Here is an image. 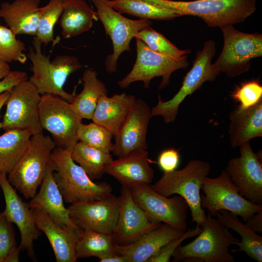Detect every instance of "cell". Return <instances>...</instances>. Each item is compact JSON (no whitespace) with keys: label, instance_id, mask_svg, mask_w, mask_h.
I'll use <instances>...</instances> for the list:
<instances>
[{"label":"cell","instance_id":"1","mask_svg":"<svg viewBox=\"0 0 262 262\" xmlns=\"http://www.w3.org/2000/svg\"><path fill=\"white\" fill-rule=\"evenodd\" d=\"M180 16H194L220 28L243 22L256 10L257 0H143Z\"/></svg>","mask_w":262,"mask_h":262},{"label":"cell","instance_id":"2","mask_svg":"<svg viewBox=\"0 0 262 262\" xmlns=\"http://www.w3.org/2000/svg\"><path fill=\"white\" fill-rule=\"evenodd\" d=\"M27 55L32 66V76L29 81L35 86L42 95L45 94L60 96L72 103L76 95L65 91L64 86L72 73L80 69L83 65L78 59L69 55H59L52 61L50 56L41 50V44L34 36Z\"/></svg>","mask_w":262,"mask_h":262},{"label":"cell","instance_id":"3","mask_svg":"<svg viewBox=\"0 0 262 262\" xmlns=\"http://www.w3.org/2000/svg\"><path fill=\"white\" fill-rule=\"evenodd\" d=\"M202 230L190 243L179 246L174 252L173 261L234 262L229 247L239 240L214 216L208 213Z\"/></svg>","mask_w":262,"mask_h":262},{"label":"cell","instance_id":"4","mask_svg":"<svg viewBox=\"0 0 262 262\" xmlns=\"http://www.w3.org/2000/svg\"><path fill=\"white\" fill-rule=\"evenodd\" d=\"M51 157L54 163L53 179L66 203L100 200L112 194L111 185L95 182L72 160L71 152L55 147Z\"/></svg>","mask_w":262,"mask_h":262},{"label":"cell","instance_id":"5","mask_svg":"<svg viewBox=\"0 0 262 262\" xmlns=\"http://www.w3.org/2000/svg\"><path fill=\"white\" fill-rule=\"evenodd\" d=\"M210 171L209 163L192 160L181 169L164 172L160 179L151 186L164 196L177 194L182 197L191 211L192 222L201 227L207 215L201 206L200 191L204 179Z\"/></svg>","mask_w":262,"mask_h":262},{"label":"cell","instance_id":"6","mask_svg":"<svg viewBox=\"0 0 262 262\" xmlns=\"http://www.w3.org/2000/svg\"><path fill=\"white\" fill-rule=\"evenodd\" d=\"M55 147L53 139L43 132L32 135L25 152L8 174L9 182L26 199L36 194Z\"/></svg>","mask_w":262,"mask_h":262},{"label":"cell","instance_id":"7","mask_svg":"<svg viewBox=\"0 0 262 262\" xmlns=\"http://www.w3.org/2000/svg\"><path fill=\"white\" fill-rule=\"evenodd\" d=\"M215 43L212 40L205 42L203 49L198 51L192 67L183 78L181 86L170 99L163 101L160 95L157 104L151 108L152 116H161L164 122L175 121L180 104L187 96H191L206 82L214 81L220 73L212 63L215 53Z\"/></svg>","mask_w":262,"mask_h":262},{"label":"cell","instance_id":"8","mask_svg":"<svg viewBox=\"0 0 262 262\" xmlns=\"http://www.w3.org/2000/svg\"><path fill=\"white\" fill-rule=\"evenodd\" d=\"M39 112L41 126L51 134L55 147L71 152L79 141L77 132L82 123L71 103L60 96L45 94Z\"/></svg>","mask_w":262,"mask_h":262},{"label":"cell","instance_id":"9","mask_svg":"<svg viewBox=\"0 0 262 262\" xmlns=\"http://www.w3.org/2000/svg\"><path fill=\"white\" fill-rule=\"evenodd\" d=\"M223 33L222 50L213 65L220 73L234 78L247 72L250 61L262 56V34L247 33L233 25L220 28Z\"/></svg>","mask_w":262,"mask_h":262},{"label":"cell","instance_id":"10","mask_svg":"<svg viewBox=\"0 0 262 262\" xmlns=\"http://www.w3.org/2000/svg\"><path fill=\"white\" fill-rule=\"evenodd\" d=\"M201 189L204 193L200 195L201 206L213 216L219 211L226 210L241 217L246 222L262 211V204L251 202L239 194L226 169L216 178L206 177Z\"/></svg>","mask_w":262,"mask_h":262},{"label":"cell","instance_id":"11","mask_svg":"<svg viewBox=\"0 0 262 262\" xmlns=\"http://www.w3.org/2000/svg\"><path fill=\"white\" fill-rule=\"evenodd\" d=\"M137 56L131 71L118 82L122 89L132 82L141 81L146 88L155 77H161L159 89H162L170 83L171 74L176 70L185 69L189 65L187 55H173L156 52L149 49L140 39L135 38Z\"/></svg>","mask_w":262,"mask_h":262},{"label":"cell","instance_id":"12","mask_svg":"<svg viewBox=\"0 0 262 262\" xmlns=\"http://www.w3.org/2000/svg\"><path fill=\"white\" fill-rule=\"evenodd\" d=\"M90 0L96 7L98 19L102 22L113 44V52L107 56L105 62L106 70L110 73L115 72L118 59L123 52L130 50L132 39L152 23L149 19L126 18L109 5L107 0Z\"/></svg>","mask_w":262,"mask_h":262},{"label":"cell","instance_id":"13","mask_svg":"<svg viewBox=\"0 0 262 262\" xmlns=\"http://www.w3.org/2000/svg\"><path fill=\"white\" fill-rule=\"evenodd\" d=\"M41 98V95L29 80L15 86L6 103L2 128L25 130L32 135L42 133L39 112Z\"/></svg>","mask_w":262,"mask_h":262},{"label":"cell","instance_id":"14","mask_svg":"<svg viewBox=\"0 0 262 262\" xmlns=\"http://www.w3.org/2000/svg\"><path fill=\"white\" fill-rule=\"evenodd\" d=\"M135 203L152 220L167 224L182 231L188 229V205L179 195L164 196L156 192L149 184L130 189Z\"/></svg>","mask_w":262,"mask_h":262},{"label":"cell","instance_id":"15","mask_svg":"<svg viewBox=\"0 0 262 262\" xmlns=\"http://www.w3.org/2000/svg\"><path fill=\"white\" fill-rule=\"evenodd\" d=\"M120 197L112 194L100 200L71 204L67 208L73 223L83 230L112 234L115 227Z\"/></svg>","mask_w":262,"mask_h":262},{"label":"cell","instance_id":"16","mask_svg":"<svg viewBox=\"0 0 262 262\" xmlns=\"http://www.w3.org/2000/svg\"><path fill=\"white\" fill-rule=\"evenodd\" d=\"M239 148L240 156L231 158L226 170L242 196L251 202L262 204L261 154L253 151L249 142Z\"/></svg>","mask_w":262,"mask_h":262},{"label":"cell","instance_id":"17","mask_svg":"<svg viewBox=\"0 0 262 262\" xmlns=\"http://www.w3.org/2000/svg\"><path fill=\"white\" fill-rule=\"evenodd\" d=\"M151 108L143 99L136 102L116 133L112 152L118 158L136 150H147V135Z\"/></svg>","mask_w":262,"mask_h":262},{"label":"cell","instance_id":"18","mask_svg":"<svg viewBox=\"0 0 262 262\" xmlns=\"http://www.w3.org/2000/svg\"><path fill=\"white\" fill-rule=\"evenodd\" d=\"M120 197L118 218L112 234L117 245L132 244L144 234L162 225L150 219L135 203L129 188L122 186Z\"/></svg>","mask_w":262,"mask_h":262},{"label":"cell","instance_id":"19","mask_svg":"<svg viewBox=\"0 0 262 262\" xmlns=\"http://www.w3.org/2000/svg\"><path fill=\"white\" fill-rule=\"evenodd\" d=\"M0 186L5 202L3 212L8 219L17 227L20 234L19 246L25 250L29 257L35 260L33 243L40 235L31 209L17 194L9 182L6 175L0 173Z\"/></svg>","mask_w":262,"mask_h":262},{"label":"cell","instance_id":"20","mask_svg":"<svg viewBox=\"0 0 262 262\" xmlns=\"http://www.w3.org/2000/svg\"><path fill=\"white\" fill-rule=\"evenodd\" d=\"M54 163L52 159L47 165L46 173L37 194L28 203L31 209L44 212L53 222L70 232H81V228L71 221L69 211L64 204L63 196L53 179Z\"/></svg>","mask_w":262,"mask_h":262},{"label":"cell","instance_id":"21","mask_svg":"<svg viewBox=\"0 0 262 262\" xmlns=\"http://www.w3.org/2000/svg\"><path fill=\"white\" fill-rule=\"evenodd\" d=\"M147 150H136L113 160L107 166L106 173L115 178L123 187L149 184L154 172L149 165Z\"/></svg>","mask_w":262,"mask_h":262},{"label":"cell","instance_id":"22","mask_svg":"<svg viewBox=\"0 0 262 262\" xmlns=\"http://www.w3.org/2000/svg\"><path fill=\"white\" fill-rule=\"evenodd\" d=\"M185 232L163 223L144 234L132 244L117 245V253L122 256L126 262H147L164 245Z\"/></svg>","mask_w":262,"mask_h":262},{"label":"cell","instance_id":"23","mask_svg":"<svg viewBox=\"0 0 262 262\" xmlns=\"http://www.w3.org/2000/svg\"><path fill=\"white\" fill-rule=\"evenodd\" d=\"M39 230L48 239L57 262H76V246L81 232H70L65 230L53 222L44 212L31 209Z\"/></svg>","mask_w":262,"mask_h":262},{"label":"cell","instance_id":"24","mask_svg":"<svg viewBox=\"0 0 262 262\" xmlns=\"http://www.w3.org/2000/svg\"><path fill=\"white\" fill-rule=\"evenodd\" d=\"M229 118L228 133L232 148L262 136V100L248 108H234Z\"/></svg>","mask_w":262,"mask_h":262},{"label":"cell","instance_id":"25","mask_svg":"<svg viewBox=\"0 0 262 262\" xmlns=\"http://www.w3.org/2000/svg\"><path fill=\"white\" fill-rule=\"evenodd\" d=\"M40 0H15L0 7V17L16 35L35 36L39 17Z\"/></svg>","mask_w":262,"mask_h":262},{"label":"cell","instance_id":"26","mask_svg":"<svg viewBox=\"0 0 262 262\" xmlns=\"http://www.w3.org/2000/svg\"><path fill=\"white\" fill-rule=\"evenodd\" d=\"M136 100L135 96L125 93L110 97L102 95L98 99L91 120L107 129L114 136Z\"/></svg>","mask_w":262,"mask_h":262},{"label":"cell","instance_id":"27","mask_svg":"<svg viewBox=\"0 0 262 262\" xmlns=\"http://www.w3.org/2000/svg\"><path fill=\"white\" fill-rule=\"evenodd\" d=\"M94 11L83 0H64L59 24L64 39L73 37L88 31L94 20H98Z\"/></svg>","mask_w":262,"mask_h":262},{"label":"cell","instance_id":"28","mask_svg":"<svg viewBox=\"0 0 262 262\" xmlns=\"http://www.w3.org/2000/svg\"><path fill=\"white\" fill-rule=\"evenodd\" d=\"M82 81L83 89L76 95L71 105L82 119H92L98 99L102 95H108V90L105 84L98 79L97 72L91 68L83 71Z\"/></svg>","mask_w":262,"mask_h":262},{"label":"cell","instance_id":"29","mask_svg":"<svg viewBox=\"0 0 262 262\" xmlns=\"http://www.w3.org/2000/svg\"><path fill=\"white\" fill-rule=\"evenodd\" d=\"M214 216L224 226L241 236V241L237 245L239 248L232 250V252L244 251L255 261L262 262V236L241 221L237 215L229 211L220 210Z\"/></svg>","mask_w":262,"mask_h":262},{"label":"cell","instance_id":"30","mask_svg":"<svg viewBox=\"0 0 262 262\" xmlns=\"http://www.w3.org/2000/svg\"><path fill=\"white\" fill-rule=\"evenodd\" d=\"M6 131L0 135V173L6 175L25 152L32 135L25 130Z\"/></svg>","mask_w":262,"mask_h":262},{"label":"cell","instance_id":"31","mask_svg":"<svg viewBox=\"0 0 262 262\" xmlns=\"http://www.w3.org/2000/svg\"><path fill=\"white\" fill-rule=\"evenodd\" d=\"M71 156L92 180L101 178L106 173L107 166L113 160L110 153L80 141L72 149Z\"/></svg>","mask_w":262,"mask_h":262},{"label":"cell","instance_id":"32","mask_svg":"<svg viewBox=\"0 0 262 262\" xmlns=\"http://www.w3.org/2000/svg\"><path fill=\"white\" fill-rule=\"evenodd\" d=\"M117 245L112 234L91 230H83L76 246L77 259L117 254Z\"/></svg>","mask_w":262,"mask_h":262},{"label":"cell","instance_id":"33","mask_svg":"<svg viewBox=\"0 0 262 262\" xmlns=\"http://www.w3.org/2000/svg\"><path fill=\"white\" fill-rule=\"evenodd\" d=\"M107 2L120 14H127L140 19L171 20L180 16L143 0H107Z\"/></svg>","mask_w":262,"mask_h":262},{"label":"cell","instance_id":"34","mask_svg":"<svg viewBox=\"0 0 262 262\" xmlns=\"http://www.w3.org/2000/svg\"><path fill=\"white\" fill-rule=\"evenodd\" d=\"M64 0H49L39 7V17L35 37L41 44L47 45L54 41V27L63 9Z\"/></svg>","mask_w":262,"mask_h":262},{"label":"cell","instance_id":"35","mask_svg":"<svg viewBox=\"0 0 262 262\" xmlns=\"http://www.w3.org/2000/svg\"><path fill=\"white\" fill-rule=\"evenodd\" d=\"M77 137L79 141L90 146L106 152L112 151L113 135L107 129L96 123L84 124L82 122L78 130Z\"/></svg>","mask_w":262,"mask_h":262},{"label":"cell","instance_id":"36","mask_svg":"<svg viewBox=\"0 0 262 262\" xmlns=\"http://www.w3.org/2000/svg\"><path fill=\"white\" fill-rule=\"evenodd\" d=\"M16 36L10 28L0 24V59L24 64L28 58L24 53L25 45Z\"/></svg>","mask_w":262,"mask_h":262},{"label":"cell","instance_id":"37","mask_svg":"<svg viewBox=\"0 0 262 262\" xmlns=\"http://www.w3.org/2000/svg\"><path fill=\"white\" fill-rule=\"evenodd\" d=\"M135 38L141 39L149 49L157 53L180 56L191 52L189 49H179L150 26L139 31Z\"/></svg>","mask_w":262,"mask_h":262},{"label":"cell","instance_id":"38","mask_svg":"<svg viewBox=\"0 0 262 262\" xmlns=\"http://www.w3.org/2000/svg\"><path fill=\"white\" fill-rule=\"evenodd\" d=\"M230 96L239 107L248 108L262 100V85L259 80H247L237 85Z\"/></svg>","mask_w":262,"mask_h":262},{"label":"cell","instance_id":"39","mask_svg":"<svg viewBox=\"0 0 262 262\" xmlns=\"http://www.w3.org/2000/svg\"><path fill=\"white\" fill-rule=\"evenodd\" d=\"M17 247L12 223L2 212L0 213V262H4Z\"/></svg>","mask_w":262,"mask_h":262},{"label":"cell","instance_id":"40","mask_svg":"<svg viewBox=\"0 0 262 262\" xmlns=\"http://www.w3.org/2000/svg\"><path fill=\"white\" fill-rule=\"evenodd\" d=\"M202 228L196 226L193 229H187L182 235L175 238L164 245L147 262H168L181 243L185 240L196 236L201 231Z\"/></svg>","mask_w":262,"mask_h":262},{"label":"cell","instance_id":"41","mask_svg":"<svg viewBox=\"0 0 262 262\" xmlns=\"http://www.w3.org/2000/svg\"><path fill=\"white\" fill-rule=\"evenodd\" d=\"M180 155L175 148H168L161 152L158 159V164L164 172L173 171L177 169L180 162Z\"/></svg>","mask_w":262,"mask_h":262},{"label":"cell","instance_id":"42","mask_svg":"<svg viewBox=\"0 0 262 262\" xmlns=\"http://www.w3.org/2000/svg\"><path fill=\"white\" fill-rule=\"evenodd\" d=\"M27 79V75L25 72L11 71L7 76L0 80V94L7 90H11L19 83Z\"/></svg>","mask_w":262,"mask_h":262},{"label":"cell","instance_id":"43","mask_svg":"<svg viewBox=\"0 0 262 262\" xmlns=\"http://www.w3.org/2000/svg\"><path fill=\"white\" fill-rule=\"evenodd\" d=\"M246 224L257 233H262V211L255 213L246 222Z\"/></svg>","mask_w":262,"mask_h":262},{"label":"cell","instance_id":"44","mask_svg":"<svg viewBox=\"0 0 262 262\" xmlns=\"http://www.w3.org/2000/svg\"><path fill=\"white\" fill-rule=\"evenodd\" d=\"M98 259L100 262H126L125 259L117 254L106 255Z\"/></svg>","mask_w":262,"mask_h":262},{"label":"cell","instance_id":"45","mask_svg":"<svg viewBox=\"0 0 262 262\" xmlns=\"http://www.w3.org/2000/svg\"><path fill=\"white\" fill-rule=\"evenodd\" d=\"M11 71L8 63L0 59V80L7 76Z\"/></svg>","mask_w":262,"mask_h":262},{"label":"cell","instance_id":"46","mask_svg":"<svg viewBox=\"0 0 262 262\" xmlns=\"http://www.w3.org/2000/svg\"><path fill=\"white\" fill-rule=\"evenodd\" d=\"M11 90H7L0 94V111L2 107L5 104H6V103L10 95ZM2 128V122H0V129Z\"/></svg>","mask_w":262,"mask_h":262},{"label":"cell","instance_id":"47","mask_svg":"<svg viewBox=\"0 0 262 262\" xmlns=\"http://www.w3.org/2000/svg\"></svg>","mask_w":262,"mask_h":262}]
</instances>
